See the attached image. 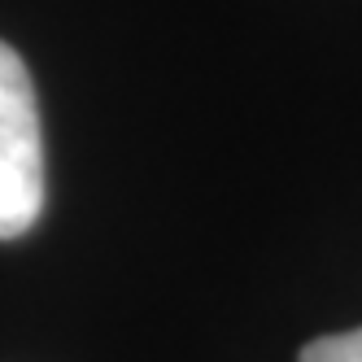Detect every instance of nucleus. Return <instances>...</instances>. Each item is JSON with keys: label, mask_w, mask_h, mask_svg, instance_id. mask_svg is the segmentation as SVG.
<instances>
[{"label": "nucleus", "mask_w": 362, "mask_h": 362, "mask_svg": "<svg viewBox=\"0 0 362 362\" xmlns=\"http://www.w3.org/2000/svg\"><path fill=\"white\" fill-rule=\"evenodd\" d=\"M44 214V136L31 70L0 40V240H18Z\"/></svg>", "instance_id": "f257e3e1"}, {"label": "nucleus", "mask_w": 362, "mask_h": 362, "mask_svg": "<svg viewBox=\"0 0 362 362\" xmlns=\"http://www.w3.org/2000/svg\"><path fill=\"white\" fill-rule=\"evenodd\" d=\"M301 362H362V327L310 341L301 349Z\"/></svg>", "instance_id": "f03ea898"}]
</instances>
